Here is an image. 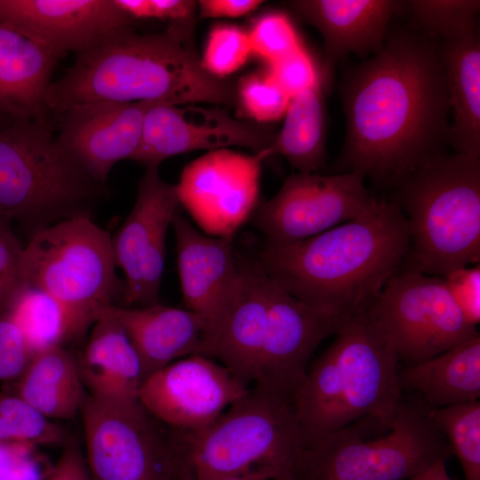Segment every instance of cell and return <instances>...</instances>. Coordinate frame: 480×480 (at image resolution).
<instances>
[{"instance_id":"obj_1","label":"cell","mask_w":480,"mask_h":480,"mask_svg":"<svg viewBox=\"0 0 480 480\" xmlns=\"http://www.w3.org/2000/svg\"><path fill=\"white\" fill-rule=\"evenodd\" d=\"M347 136L337 161L396 187L447 142L449 96L438 48L424 34L399 32L346 82Z\"/></svg>"},{"instance_id":"obj_2","label":"cell","mask_w":480,"mask_h":480,"mask_svg":"<svg viewBox=\"0 0 480 480\" xmlns=\"http://www.w3.org/2000/svg\"><path fill=\"white\" fill-rule=\"evenodd\" d=\"M409 246L397 203L373 196L356 218L293 244L267 243L254 261L299 300L346 321L366 310L402 269Z\"/></svg>"},{"instance_id":"obj_3","label":"cell","mask_w":480,"mask_h":480,"mask_svg":"<svg viewBox=\"0 0 480 480\" xmlns=\"http://www.w3.org/2000/svg\"><path fill=\"white\" fill-rule=\"evenodd\" d=\"M194 21L170 24L164 32L140 35L132 28L76 54L66 74L52 82L48 114L94 101H152L232 105L235 86L211 75L193 42Z\"/></svg>"},{"instance_id":"obj_4","label":"cell","mask_w":480,"mask_h":480,"mask_svg":"<svg viewBox=\"0 0 480 480\" xmlns=\"http://www.w3.org/2000/svg\"><path fill=\"white\" fill-rule=\"evenodd\" d=\"M398 364L367 309L347 319L294 396L304 444L364 420L390 427L404 401Z\"/></svg>"},{"instance_id":"obj_5","label":"cell","mask_w":480,"mask_h":480,"mask_svg":"<svg viewBox=\"0 0 480 480\" xmlns=\"http://www.w3.org/2000/svg\"><path fill=\"white\" fill-rule=\"evenodd\" d=\"M395 188L410 228L406 268L444 276L479 263L480 158L439 153Z\"/></svg>"},{"instance_id":"obj_6","label":"cell","mask_w":480,"mask_h":480,"mask_svg":"<svg viewBox=\"0 0 480 480\" xmlns=\"http://www.w3.org/2000/svg\"><path fill=\"white\" fill-rule=\"evenodd\" d=\"M374 422L360 420L305 443L285 480H408L452 454L420 400L403 401L387 433L368 437Z\"/></svg>"},{"instance_id":"obj_7","label":"cell","mask_w":480,"mask_h":480,"mask_svg":"<svg viewBox=\"0 0 480 480\" xmlns=\"http://www.w3.org/2000/svg\"><path fill=\"white\" fill-rule=\"evenodd\" d=\"M49 121L17 119L0 127V217L32 227L88 216L105 190L58 144ZM32 234V235H33Z\"/></svg>"},{"instance_id":"obj_8","label":"cell","mask_w":480,"mask_h":480,"mask_svg":"<svg viewBox=\"0 0 480 480\" xmlns=\"http://www.w3.org/2000/svg\"><path fill=\"white\" fill-rule=\"evenodd\" d=\"M186 436L196 480L253 468L285 480L305 442L292 402L260 384L209 427Z\"/></svg>"},{"instance_id":"obj_9","label":"cell","mask_w":480,"mask_h":480,"mask_svg":"<svg viewBox=\"0 0 480 480\" xmlns=\"http://www.w3.org/2000/svg\"><path fill=\"white\" fill-rule=\"evenodd\" d=\"M27 283L59 301L78 337L113 304L117 286L111 236L88 216L54 223L32 235L24 247Z\"/></svg>"},{"instance_id":"obj_10","label":"cell","mask_w":480,"mask_h":480,"mask_svg":"<svg viewBox=\"0 0 480 480\" xmlns=\"http://www.w3.org/2000/svg\"><path fill=\"white\" fill-rule=\"evenodd\" d=\"M81 413L90 480H196L186 432L164 425L140 403L87 396Z\"/></svg>"},{"instance_id":"obj_11","label":"cell","mask_w":480,"mask_h":480,"mask_svg":"<svg viewBox=\"0 0 480 480\" xmlns=\"http://www.w3.org/2000/svg\"><path fill=\"white\" fill-rule=\"evenodd\" d=\"M398 361H428L479 333L455 303L444 277L402 268L367 308Z\"/></svg>"},{"instance_id":"obj_12","label":"cell","mask_w":480,"mask_h":480,"mask_svg":"<svg viewBox=\"0 0 480 480\" xmlns=\"http://www.w3.org/2000/svg\"><path fill=\"white\" fill-rule=\"evenodd\" d=\"M355 172L333 175L297 172L278 193L259 202L251 220L276 245L293 244L359 216L373 196Z\"/></svg>"},{"instance_id":"obj_13","label":"cell","mask_w":480,"mask_h":480,"mask_svg":"<svg viewBox=\"0 0 480 480\" xmlns=\"http://www.w3.org/2000/svg\"><path fill=\"white\" fill-rule=\"evenodd\" d=\"M262 161L228 148L196 158L176 184L180 205L204 234L234 237L259 203Z\"/></svg>"},{"instance_id":"obj_14","label":"cell","mask_w":480,"mask_h":480,"mask_svg":"<svg viewBox=\"0 0 480 480\" xmlns=\"http://www.w3.org/2000/svg\"><path fill=\"white\" fill-rule=\"evenodd\" d=\"M180 206L176 185L164 181L158 167H147L131 212L111 237L116 266L125 276L127 306L159 302L166 234Z\"/></svg>"},{"instance_id":"obj_15","label":"cell","mask_w":480,"mask_h":480,"mask_svg":"<svg viewBox=\"0 0 480 480\" xmlns=\"http://www.w3.org/2000/svg\"><path fill=\"white\" fill-rule=\"evenodd\" d=\"M248 389L222 364L196 354L145 379L138 400L164 425L192 433L212 424Z\"/></svg>"},{"instance_id":"obj_16","label":"cell","mask_w":480,"mask_h":480,"mask_svg":"<svg viewBox=\"0 0 480 480\" xmlns=\"http://www.w3.org/2000/svg\"><path fill=\"white\" fill-rule=\"evenodd\" d=\"M276 134L236 119L219 107L157 104L146 113L139 146L129 160L158 167L171 156L194 150L240 146L259 153L270 146Z\"/></svg>"},{"instance_id":"obj_17","label":"cell","mask_w":480,"mask_h":480,"mask_svg":"<svg viewBox=\"0 0 480 480\" xmlns=\"http://www.w3.org/2000/svg\"><path fill=\"white\" fill-rule=\"evenodd\" d=\"M344 322L313 309L270 278L267 332L254 384L292 402L311 356Z\"/></svg>"},{"instance_id":"obj_18","label":"cell","mask_w":480,"mask_h":480,"mask_svg":"<svg viewBox=\"0 0 480 480\" xmlns=\"http://www.w3.org/2000/svg\"><path fill=\"white\" fill-rule=\"evenodd\" d=\"M182 300L200 316L205 333L199 355L216 334L235 292L240 271L234 237H215L198 230L180 209L172 219Z\"/></svg>"},{"instance_id":"obj_19","label":"cell","mask_w":480,"mask_h":480,"mask_svg":"<svg viewBox=\"0 0 480 480\" xmlns=\"http://www.w3.org/2000/svg\"><path fill=\"white\" fill-rule=\"evenodd\" d=\"M114 0H0V25L60 58L83 52L133 23Z\"/></svg>"},{"instance_id":"obj_20","label":"cell","mask_w":480,"mask_h":480,"mask_svg":"<svg viewBox=\"0 0 480 480\" xmlns=\"http://www.w3.org/2000/svg\"><path fill=\"white\" fill-rule=\"evenodd\" d=\"M152 101H94L75 105L58 116L56 140L90 176L105 183L113 166L137 149Z\"/></svg>"},{"instance_id":"obj_21","label":"cell","mask_w":480,"mask_h":480,"mask_svg":"<svg viewBox=\"0 0 480 480\" xmlns=\"http://www.w3.org/2000/svg\"><path fill=\"white\" fill-rule=\"evenodd\" d=\"M228 308L203 356L217 359L248 387L255 382L264 348L270 278L254 260H240Z\"/></svg>"},{"instance_id":"obj_22","label":"cell","mask_w":480,"mask_h":480,"mask_svg":"<svg viewBox=\"0 0 480 480\" xmlns=\"http://www.w3.org/2000/svg\"><path fill=\"white\" fill-rule=\"evenodd\" d=\"M294 12L314 26L324 42V75L329 81L335 63L348 53L365 56L384 44L391 18L407 1L396 0H297Z\"/></svg>"},{"instance_id":"obj_23","label":"cell","mask_w":480,"mask_h":480,"mask_svg":"<svg viewBox=\"0 0 480 480\" xmlns=\"http://www.w3.org/2000/svg\"><path fill=\"white\" fill-rule=\"evenodd\" d=\"M102 312L124 330L140 358L143 381L168 364L199 354L205 323L187 309L158 303L146 307H120L115 304Z\"/></svg>"},{"instance_id":"obj_24","label":"cell","mask_w":480,"mask_h":480,"mask_svg":"<svg viewBox=\"0 0 480 480\" xmlns=\"http://www.w3.org/2000/svg\"><path fill=\"white\" fill-rule=\"evenodd\" d=\"M60 58L49 48L0 25V122L49 121L45 96Z\"/></svg>"},{"instance_id":"obj_25","label":"cell","mask_w":480,"mask_h":480,"mask_svg":"<svg viewBox=\"0 0 480 480\" xmlns=\"http://www.w3.org/2000/svg\"><path fill=\"white\" fill-rule=\"evenodd\" d=\"M78 361L90 396L116 404H137L143 382L138 354L122 326L100 312Z\"/></svg>"},{"instance_id":"obj_26","label":"cell","mask_w":480,"mask_h":480,"mask_svg":"<svg viewBox=\"0 0 480 480\" xmlns=\"http://www.w3.org/2000/svg\"><path fill=\"white\" fill-rule=\"evenodd\" d=\"M438 54L453 113L447 142L459 154L480 158V41L476 29L443 40Z\"/></svg>"},{"instance_id":"obj_27","label":"cell","mask_w":480,"mask_h":480,"mask_svg":"<svg viewBox=\"0 0 480 480\" xmlns=\"http://www.w3.org/2000/svg\"><path fill=\"white\" fill-rule=\"evenodd\" d=\"M402 391L420 396L428 407H444L480 397V337H476L423 363L398 371Z\"/></svg>"},{"instance_id":"obj_28","label":"cell","mask_w":480,"mask_h":480,"mask_svg":"<svg viewBox=\"0 0 480 480\" xmlns=\"http://www.w3.org/2000/svg\"><path fill=\"white\" fill-rule=\"evenodd\" d=\"M12 393L51 420L75 417L87 398L77 358L64 347L33 356Z\"/></svg>"},{"instance_id":"obj_29","label":"cell","mask_w":480,"mask_h":480,"mask_svg":"<svg viewBox=\"0 0 480 480\" xmlns=\"http://www.w3.org/2000/svg\"><path fill=\"white\" fill-rule=\"evenodd\" d=\"M324 88L320 85L292 96L283 128L270 146L256 154L263 160L280 155L298 172L316 173L325 162Z\"/></svg>"},{"instance_id":"obj_30","label":"cell","mask_w":480,"mask_h":480,"mask_svg":"<svg viewBox=\"0 0 480 480\" xmlns=\"http://www.w3.org/2000/svg\"><path fill=\"white\" fill-rule=\"evenodd\" d=\"M4 313L19 327L33 355L79 338L65 308L39 288L28 285Z\"/></svg>"},{"instance_id":"obj_31","label":"cell","mask_w":480,"mask_h":480,"mask_svg":"<svg viewBox=\"0 0 480 480\" xmlns=\"http://www.w3.org/2000/svg\"><path fill=\"white\" fill-rule=\"evenodd\" d=\"M427 407L457 457L465 480H480V402Z\"/></svg>"},{"instance_id":"obj_32","label":"cell","mask_w":480,"mask_h":480,"mask_svg":"<svg viewBox=\"0 0 480 480\" xmlns=\"http://www.w3.org/2000/svg\"><path fill=\"white\" fill-rule=\"evenodd\" d=\"M63 428L14 393H0V442L65 444Z\"/></svg>"},{"instance_id":"obj_33","label":"cell","mask_w":480,"mask_h":480,"mask_svg":"<svg viewBox=\"0 0 480 480\" xmlns=\"http://www.w3.org/2000/svg\"><path fill=\"white\" fill-rule=\"evenodd\" d=\"M479 7L478 0L407 1L415 29L423 31L428 37L443 40L476 30L475 18Z\"/></svg>"},{"instance_id":"obj_34","label":"cell","mask_w":480,"mask_h":480,"mask_svg":"<svg viewBox=\"0 0 480 480\" xmlns=\"http://www.w3.org/2000/svg\"><path fill=\"white\" fill-rule=\"evenodd\" d=\"M252 54L247 31L232 24H217L209 33L201 61L211 75L224 79L241 68Z\"/></svg>"},{"instance_id":"obj_35","label":"cell","mask_w":480,"mask_h":480,"mask_svg":"<svg viewBox=\"0 0 480 480\" xmlns=\"http://www.w3.org/2000/svg\"><path fill=\"white\" fill-rule=\"evenodd\" d=\"M252 52L268 66L304 44L291 18L283 12H269L255 20L248 32Z\"/></svg>"},{"instance_id":"obj_36","label":"cell","mask_w":480,"mask_h":480,"mask_svg":"<svg viewBox=\"0 0 480 480\" xmlns=\"http://www.w3.org/2000/svg\"><path fill=\"white\" fill-rule=\"evenodd\" d=\"M236 96L244 113L257 123L284 117L291 100L268 71L244 76Z\"/></svg>"},{"instance_id":"obj_37","label":"cell","mask_w":480,"mask_h":480,"mask_svg":"<svg viewBox=\"0 0 480 480\" xmlns=\"http://www.w3.org/2000/svg\"><path fill=\"white\" fill-rule=\"evenodd\" d=\"M9 220L0 217V314L6 312L28 285L24 275V247Z\"/></svg>"},{"instance_id":"obj_38","label":"cell","mask_w":480,"mask_h":480,"mask_svg":"<svg viewBox=\"0 0 480 480\" xmlns=\"http://www.w3.org/2000/svg\"><path fill=\"white\" fill-rule=\"evenodd\" d=\"M268 67L267 71L291 98L320 85L326 86L329 82L305 45Z\"/></svg>"},{"instance_id":"obj_39","label":"cell","mask_w":480,"mask_h":480,"mask_svg":"<svg viewBox=\"0 0 480 480\" xmlns=\"http://www.w3.org/2000/svg\"><path fill=\"white\" fill-rule=\"evenodd\" d=\"M38 446L0 442V480H44L52 469Z\"/></svg>"},{"instance_id":"obj_40","label":"cell","mask_w":480,"mask_h":480,"mask_svg":"<svg viewBox=\"0 0 480 480\" xmlns=\"http://www.w3.org/2000/svg\"><path fill=\"white\" fill-rule=\"evenodd\" d=\"M25 339L6 313L0 314V380H16L33 357Z\"/></svg>"},{"instance_id":"obj_41","label":"cell","mask_w":480,"mask_h":480,"mask_svg":"<svg viewBox=\"0 0 480 480\" xmlns=\"http://www.w3.org/2000/svg\"><path fill=\"white\" fill-rule=\"evenodd\" d=\"M444 277L445 285L466 319L476 326L480 319V266L455 269Z\"/></svg>"},{"instance_id":"obj_42","label":"cell","mask_w":480,"mask_h":480,"mask_svg":"<svg viewBox=\"0 0 480 480\" xmlns=\"http://www.w3.org/2000/svg\"><path fill=\"white\" fill-rule=\"evenodd\" d=\"M44 480H90L84 452L78 443H65L60 457Z\"/></svg>"},{"instance_id":"obj_43","label":"cell","mask_w":480,"mask_h":480,"mask_svg":"<svg viewBox=\"0 0 480 480\" xmlns=\"http://www.w3.org/2000/svg\"><path fill=\"white\" fill-rule=\"evenodd\" d=\"M197 2L189 0H148L147 19L167 20L170 24L194 21Z\"/></svg>"},{"instance_id":"obj_44","label":"cell","mask_w":480,"mask_h":480,"mask_svg":"<svg viewBox=\"0 0 480 480\" xmlns=\"http://www.w3.org/2000/svg\"><path fill=\"white\" fill-rule=\"evenodd\" d=\"M260 0H201L197 2L201 18H238L261 5Z\"/></svg>"},{"instance_id":"obj_45","label":"cell","mask_w":480,"mask_h":480,"mask_svg":"<svg viewBox=\"0 0 480 480\" xmlns=\"http://www.w3.org/2000/svg\"><path fill=\"white\" fill-rule=\"evenodd\" d=\"M210 480H272V476L265 469L253 468L242 473L226 475Z\"/></svg>"},{"instance_id":"obj_46","label":"cell","mask_w":480,"mask_h":480,"mask_svg":"<svg viewBox=\"0 0 480 480\" xmlns=\"http://www.w3.org/2000/svg\"><path fill=\"white\" fill-rule=\"evenodd\" d=\"M448 476L445 463H440L430 469L408 480H442Z\"/></svg>"},{"instance_id":"obj_47","label":"cell","mask_w":480,"mask_h":480,"mask_svg":"<svg viewBox=\"0 0 480 480\" xmlns=\"http://www.w3.org/2000/svg\"><path fill=\"white\" fill-rule=\"evenodd\" d=\"M442 480H451V478L449 477V476H445L444 479Z\"/></svg>"},{"instance_id":"obj_48","label":"cell","mask_w":480,"mask_h":480,"mask_svg":"<svg viewBox=\"0 0 480 480\" xmlns=\"http://www.w3.org/2000/svg\"><path fill=\"white\" fill-rule=\"evenodd\" d=\"M3 125H5V124H4L3 123L0 122V126H3Z\"/></svg>"}]
</instances>
